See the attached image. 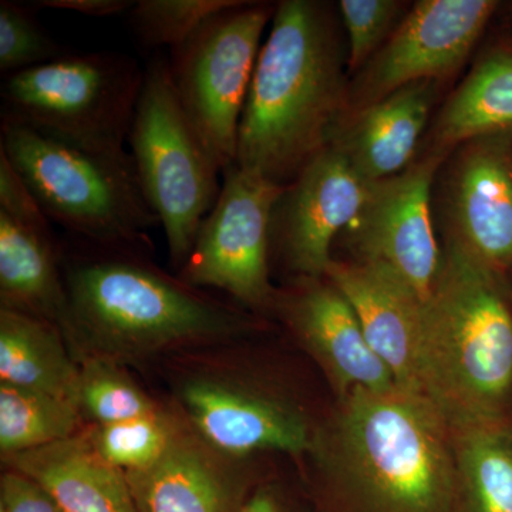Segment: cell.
Masks as SVG:
<instances>
[{
    "label": "cell",
    "instance_id": "52a82bcc",
    "mask_svg": "<svg viewBox=\"0 0 512 512\" xmlns=\"http://www.w3.org/2000/svg\"><path fill=\"white\" fill-rule=\"evenodd\" d=\"M127 143L171 262L181 269L220 195L222 173L184 113L167 57L156 56L146 66Z\"/></svg>",
    "mask_w": 512,
    "mask_h": 512
},
{
    "label": "cell",
    "instance_id": "f1b7e54d",
    "mask_svg": "<svg viewBox=\"0 0 512 512\" xmlns=\"http://www.w3.org/2000/svg\"><path fill=\"white\" fill-rule=\"evenodd\" d=\"M339 9L349 35V67L357 70L386 43L400 5L393 0H342Z\"/></svg>",
    "mask_w": 512,
    "mask_h": 512
},
{
    "label": "cell",
    "instance_id": "8fae6325",
    "mask_svg": "<svg viewBox=\"0 0 512 512\" xmlns=\"http://www.w3.org/2000/svg\"><path fill=\"white\" fill-rule=\"evenodd\" d=\"M443 154L436 151L373 183L355 221L360 261L382 266L421 299L430 295L443 259L430 210L431 185Z\"/></svg>",
    "mask_w": 512,
    "mask_h": 512
},
{
    "label": "cell",
    "instance_id": "d4e9b609",
    "mask_svg": "<svg viewBox=\"0 0 512 512\" xmlns=\"http://www.w3.org/2000/svg\"><path fill=\"white\" fill-rule=\"evenodd\" d=\"M79 404L83 420L93 426L120 423L157 412L158 407L119 363L87 357L80 360Z\"/></svg>",
    "mask_w": 512,
    "mask_h": 512
},
{
    "label": "cell",
    "instance_id": "6da1fadb",
    "mask_svg": "<svg viewBox=\"0 0 512 512\" xmlns=\"http://www.w3.org/2000/svg\"><path fill=\"white\" fill-rule=\"evenodd\" d=\"M308 454L326 512H457L453 427L426 394L352 390Z\"/></svg>",
    "mask_w": 512,
    "mask_h": 512
},
{
    "label": "cell",
    "instance_id": "603a6c76",
    "mask_svg": "<svg viewBox=\"0 0 512 512\" xmlns=\"http://www.w3.org/2000/svg\"><path fill=\"white\" fill-rule=\"evenodd\" d=\"M453 431L457 512H512V417Z\"/></svg>",
    "mask_w": 512,
    "mask_h": 512
},
{
    "label": "cell",
    "instance_id": "e0dca14e",
    "mask_svg": "<svg viewBox=\"0 0 512 512\" xmlns=\"http://www.w3.org/2000/svg\"><path fill=\"white\" fill-rule=\"evenodd\" d=\"M451 177V239L508 275L512 271V134L464 144Z\"/></svg>",
    "mask_w": 512,
    "mask_h": 512
},
{
    "label": "cell",
    "instance_id": "ac0fdd59",
    "mask_svg": "<svg viewBox=\"0 0 512 512\" xmlns=\"http://www.w3.org/2000/svg\"><path fill=\"white\" fill-rule=\"evenodd\" d=\"M325 278L352 305L367 342L389 367L396 386L423 393L420 352L424 299L382 266L369 262L332 261Z\"/></svg>",
    "mask_w": 512,
    "mask_h": 512
},
{
    "label": "cell",
    "instance_id": "8992f818",
    "mask_svg": "<svg viewBox=\"0 0 512 512\" xmlns=\"http://www.w3.org/2000/svg\"><path fill=\"white\" fill-rule=\"evenodd\" d=\"M146 67L117 52L69 53L5 76L0 117L106 156L126 143Z\"/></svg>",
    "mask_w": 512,
    "mask_h": 512
},
{
    "label": "cell",
    "instance_id": "3957f363",
    "mask_svg": "<svg viewBox=\"0 0 512 512\" xmlns=\"http://www.w3.org/2000/svg\"><path fill=\"white\" fill-rule=\"evenodd\" d=\"M343 101L342 56L325 6L278 3L256 60L235 164L288 185L332 140Z\"/></svg>",
    "mask_w": 512,
    "mask_h": 512
},
{
    "label": "cell",
    "instance_id": "4fadbf2b",
    "mask_svg": "<svg viewBox=\"0 0 512 512\" xmlns=\"http://www.w3.org/2000/svg\"><path fill=\"white\" fill-rule=\"evenodd\" d=\"M497 6L493 0L416 3L370 62L360 90L363 104L453 72L470 55Z\"/></svg>",
    "mask_w": 512,
    "mask_h": 512
},
{
    "label": "cell",
    "instance_id": "ba28073f",
    "mask_svg": "<svg viewBox=\"0 0 512 512\" xmlns=\"http://www.w3.org/2000/svg\"><path fill=\"white\" fill-rule=\"evenodd\" d=\"M275 9L239 0L202 23L167 57L184 113L221 173L237 160L242 113Z\"/></svg>",
    "mask_w": 512,
    "mask_h": 512
},
{
    "label": "cell",
    "instance_id": "cb8c5ba5",
    "mask_svg": "<svg viewBox=\"0 0 512 512\" xmlns=\"http://www.w3.org/2000/svg\"><path fill=\"white\" fill-rule=\"evenodd\" d=\"M76 404L0 382V451L25 453L70 439L82 431Z\"/></svg>",
    "mask_w": 512,
    "mask_h": 512
},
{
    "label": "cell",
    "instance_id": "4dcf8cb0",
    "mask_svg": "<svg viewBox=\"0 0 512 512\" xmlns=\"http://www.w3.org/2000/svg\"><path fill=\"white\" fill-rule=\"evenodd\" d=\"M134 3L130 0H40L37 8L66 10L90 18H109L119 13L130 12Z\"/></svg>",
    "mask_w": 512,
    "mask_h": 512
},
{
    "label": "cell",
    "instance_id": "4316f807",
    "mask_svg": "<svg viewBox=\"0 0 512 512\" xmlns=\"http://www.w3.org/2000/svg\"><path fill=\"white\" fill-rule=\"evenodd\" d=\"M239 0H140L130 10L134 35L146 47L180 46L202 23Z\"/></svg>",
    "mask_w": 512,
    "mask_h": 512
},
{
    "label": "cell",
    "instance_id": "1f68e13d",
    "mask_svg": "<svg viewBox=\"0 0 512 512\" xmlns=\"http://www.w3.org/2000/svg\"><path fill=\"white\" fill-rule=\"evenodd\" d=\"M242 512H301L291 498L274 484L261 485L252 490Z\"/></svg>",
    "mask_w": 512,
    "mask_h": 512
},
{
    "label": "cell",
    "instance_id": "277c9868",
    "mask_svg": "<svg viewBox=\"0 0 512 512\" xmlns=\"http://www.w3.org/2000/svg\"><path fill=\"white\" fill-rule=\"evenodd\" d=\"M421 389L453 430L512 417L508 275L454 239L423 302Z\"/></svg>",
    "mask_w": 512,
    "mask_h": 512
},
{
    "label": "cell",
    "instance_id": "7c38bea8",
    "mask_svg": "<svg viewBox=\"0 0 512 512\" xmlns=\"http://www.w3.org/2000/svg\"><path fill=\"white\" fill-rule=\"evenodd\" d=\"M178 396L192 429L227 456L247 458L258 451L301 456L311 450L315 429L305 413L238 377L192 376Z\"/></svg>",
    "mask_w": 512,
    "mask_h": 512
},
{
    "label": "cell",
    "instance_id": "83f0119b",
    "mask_svg": "<svg viewBox=\"0 0 512 512\" xmlns=\"http://www.w3.org/2000/svg\"><path fill=\"white\" fill-rule=\"evenodd\" d=\"M40 26L29 8L10 0L0 2V72L3 76L33 69L69 55Z\"/></svg>",
    "mask_w": 512,
    "mask_h": 512
},
{
    "label": "cell",
    "instance_id": "44dd1931",
    "mask_svg": "<svg viewBox=\"0 0 512 512\" xmlns=\"http://www.w3.org/2000/svg\"><path fill=\"white\" fill-rule=\"evenodd\" d=\"M62 330L29 313L0 308V382L77 404L80 365Z\"/></svg>",
    "mask_w": 512,
    "mask_h": 512
},
{
    "label": "cell",
    "instance_id": "7a4b0ae2",
    "mask_svg": "<svg viewBox=\"0 0 512 512\" xmlns=\"http://www.w3.org/2000/svg\"><path fill=\"white\" fill-rule=\"evenodd\" d=\"M76 239L82 247L64 264L69 322L63 336L80 360L123 365L248 328L247 316L164 274L138 255L143 249Z\"/></svg>",
    "mask_w": 512,
    "mask_h": 512
},
{
    "label": "cell",
    "instance_id": "ffe728a7",
    "mask_svg": "<svg viewBox=\"0 0 512 512\" xmlns=\"http://www.w3.org/2000/svg\"><path fill=\"white\" fill-rule=\"evenodd\" d=\"M431 101L430 82L409 84L363 107L350 127L333 134L330 141L366 180H386L402 173L412 160Z\"/></svg>",
    "mask_w": 512,
    "mask_h": 512
},
{
    "label": "cell",
    "instance_id": "5bb4252c",
    "mask_svg": "<svg viewBox=\"0 0 512 512\" xmlns=\"http://www.w3.org/2000/svg\"><path fill=\"white\" fill-rule=\"evenodd\" d=\"M52 224L0 154V308L45 319L63 333L69 296Z\"/></svg>",
    "mask_w": 512,
    "mask_h": 512
},
{
    "label": "cell",
    "instance_id": "2e32d148",
    "mask_svg": "<svg viewBox=\"0 0 512 512\" xmlns=\"http://www.w3.org/2000/svg\"><path fill=\"white\" fill-rule=\"evenodd\" d=\"M303 348L311 353L338 392L389 390L392 372L367 342L352 305L335 285L322 279H301L295 291L276 296Z\"/></svg>",
    "mask_w": 512,
    "mask_h": 512
},
{
    "label": "cell",
    "instance_id": "5b68a950",
    "mask_svg": "<svg viewBox=\"0 0 512 512\" xmlns=\"http://www.w3.org/2000/svg\"><path fill=\"white\" fill-rule=\"evenodd\" d=\"M0 154L67 234L94 244L150 247L147 232L161 222L130 153H92L0 117Z\"/></svg>",
    "mask_w": 512,
    "mask_h": 512
},
{
    "label": "cell",
    "instance_id": "30bf717a",
    "mask_svg": "<svg viewBox=\"0 0 512 512\" xmlns=\"http://www.w3.org/2000/svg\"><path fill=\"white\" fill-rule=\"evenodd\" d=\"M372 181L329 141L286 185L271 224L275 244L299 279H322L332 264L333 239L359 217Z\"/></svg>",
    "mask_w": 512,
    "mask_h": 512
},
{
    "label": "cell",
    "instance_id": "f546056e",
    "mask_svg": "<svg viewBox=\"0 0 512 512\" xmlns=\"http://www.w3.org/2000/svg\"><path fill=\"white\" fill-rule=\"evenodd\" d=\"M0 512H66L43 485L9 470L0 478Z\"/></svg>",
    "mask_w": 512,
    "mask_h": 512
},
{
    "label": "cell",
    "instance_id": "9a60e30c",
    "mask_svg": "<svg viewBox=\"0 0 512 512\" xmlns=\"http://www.w3.org/2000/svg\"><path fill=\"white\" fill-rule=\"evenodd\" d=\"M244 460L221 453L177 419L163 456L124 474L138 512H242L252 493Z\"/></svg>",
    "mask_w": 512,
    "mask_h": 512
},
{
    "label": "cell",
    "instance_id": "484cf974",
    "mask_svg": "<svg viewBox=\"0 0 512 512\" xmlns=\"http://www.w3.org/2000/svg\"><path fill=\"white\" fill-rule=\"evenodd\" d=\"M177 417L157 412L120 423L93 426L90 439L101 458L123 473L141 470L163 456Z\"/></svg>",
    "mask_w": 512,
    "mask_h": 512
},
{
    "label": "cell",
    "instance_id": "7402d4cb",
    "mask_svg": "<svg viewBox=\"0 0 512 512\" xmlns=\"http://www.w3.org/2000/svg\"><path fill=\"white\" fill-rule=\"evenodd\" d=\"M497 134H512L510 47L484 56L448 99L436 124L437 151Z\"/></svg>",
    "mask_w": 512,
    "mask_h": 512
},
{
    "label": "cell",
    "instance_id": "9c48e42d",
    "mask_svg": "<svg viewBox=\"0 0 512 512\" xmlns=\"http://www.w3.org/2000/svg\"><path fill=\"white\" fill-rule=\"evenodd\" d=\"M285 188L237 164L222 171L220 195L202 221L180 279L194 288L220 289L249 308L275 306L271 224Z\"/></svg>",
    "mask_w": 512,
    "mask_h": 512
},
{
    "label": "cell",
    "instance_id": "d6986e66",
    "mask_svg": "<svg viewBox=\"0 0 512 512\" xmlns=\"http://www.w3.org/2000/svg\"><path fill=\"white\" fill-rule=\"evenodd\" d=\"M3 463L43 485L66 512H138L126 474L101 458L89 429L47 447L3 456Z\"/></svg>",
    "mask_w": 512,
    "mask_h": 512
}]
</instances>
